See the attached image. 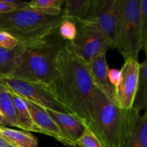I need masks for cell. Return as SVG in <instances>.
I'll return each mask as SVG.
<instances>
[{
    "instance_id": "6da1fadb",
    "label": "cell",
    "mask_w": 147,
    "mask_h": 147,
    "mask_svg": "<svg viewBox=\"0 0 147 147\" xmlns=\"http://www.w3.org/2000/svg\"><path fill=\"white\" fill-rule=\"evenodd\" d=\"M48 88L70 114L88 126L95 86L87 63L73 53L66 41L56 56L54 78Z\"/></svg>"
},
{
    "instance_id": "7a4b0ae2",
    "label": "cell",
    "mask_w": 147,
    "mask_h": 147,
    "mask_svg": "<svg viewBox=\"0 0 147 147\" xmlns=\"http://www.w3.org/2000/svg\"><path fill=\"white\" fill-rule=\"evenodd\" d=\"M87 127L103 147H124L133 135L141 115L134 109H120L95 86Z\"/></svg>"
},
{
    "instance_id": "3957f363",
    "label": "cell",
    "mask_w": 147,
    "mask_h": 147,
    "mask_svg": "<svg viewBox=\"0 0 147 147\" xmlns=\"http://www.w3.org/2000/svg\"><path fill=\"white\" fill-rule=\"evenodd\" d=\"M65 41L57 30L40 40L20 44L14 49L10 77L48 86L54 78L56 56Z\"/></svg>"
},
{
    "instance_id": "277c9868",
    "label": "cell",
    "mask_w": 147,
    "mask_h": 147,
    "mask_svg": "<svg viewBox=\"0 0 147 147\" xmlns=\"http://www.w3.org/2000/svg\"><path fill=\"white\" fill-rule=\"evenodd\" d=\"M63 13L47 15L29 7L14 10L0 15V31L12 35L19 45L36 41L57 30L63 20Z\"/></svg>"
},
{
    "instance_id": "5b68a950",
    "label": "cell",
    "mask_w": 147,
    "mask_h": 147,
    "mask_svg": "<svg viewBox=\"0 0 147 147\" xmlns=\"http://www.w3.org/2000/svg\"><path fill=\"white\" fill-rule=\"evenodd\" d=\"M116 49L125 60H138L141 51L140 0H123Z\"/></svg>"
},
{
    "instance_id": "8992f818",
    "label": "cell",
    "mask_w": 147,
    "mask_h": 147,
    "mask_svg": "<svg viewBox=\"0 0 147 147\" xmlns=\"http://www.w3.org/2000/svg\"><path fill=\"white\" fill-rule=\"evenodd\" d=\"M77 27L76 37L67 42L69 47L86 63L111 49L110 41L96 25L88 22H75ZM67 42V41H66Z\"/></svg>"
},
{
    "instance_id": "52a82bcc",
    "label": "cell",
    "mask_w": 147,
    "mask_h": 147,
    "mask_svg": "<svg viewBox=\"0 0 147 147\" xmlns=\"http://www.w3.org/2000/svg\"><path fill=\"white\" fill-rule=\"evenodd\" d=\"M123 0H93L82 20L93 23L107 37L111 49H116L122 14Z\"/></svg>"
},
{
    "instance_id": "ba28073f",
    "label": "cell",
    "mask_w": 147,
    "mask_h": 147,
    "mask_svg": "<svg viewBox=\"0 0 147 147\" xmlns=\"http://www.w3.org/2000/svg\"><path fill=\"white\" fill-rule=\"evenodd\" d=\"M0 81L10 91L42 109L69 113L48 88L44 85L10 76H0Z\"/></svg>"
},
{
    "instance_id": "9c48e42d",
    "label": "cell",
    "mask_w": 147,
    "mask_h": 147,
    "mask_svg": "<svg viewBox=\"0 0 147 147\" xmlns=\"http://www.w3.org/2000/svg\"><path fill=\"white\" fill-rule=\"evenodd\" d=\"M121 71V79L115 88V102L120 109H131L137 90L139 75L138 60L128 59Z\"/></svg>"
},
{
    "instance_id": "30bf717a",
    "label": "cell",
    "mask_w": 147,
    "mask_h": 147,
    "mask_svg": "<svg viewBox=\"0 0 147 147\" xmlns=\"http://www.w3.org/2000/svg\"><path fill=\"white\" fill-rule=\"evenodd\" d=\"M106 53H102L87 63L88 69L93 84L108 98L115 102V88L108 78L109 67L106 60Z\"/></svg>"
},
{
    "instance_id": "8fae6325",
    "label": "cell",
    "mask_w": 147,
    "mask_h": 147,
    "mask_svg": "<svg viewBox=\"0 0 147 147\" xmlns=\"http://www.w3.org/2000/svg\"><path fill=\"white\" fill-rule=\"evenodd\" d=\"M27 105L34 123L44 131L45 134L48 135L57 139L64 145L70 147H76L62 132L55 122L50 116L45 113L43 109L37 105L24 99Z\"/></svg>"
},
{
    "instance_id": "7c38bea8",
    "label": "cell",
    "mask_w": 147,
    "mask_h": 147,
    "mask_svg": "<svg viewBox=\"0 0 147 147\" xmlns=\"http://www.w3.org/2000/svg\"><path fill=\"white\" fill-rule=\"evenodd\" d=\"M58 126L65 136L76 146V141L84 131L86 126L74 116L64 112L43 109Z\"/></svg>"
},
{
    "instance_id": "4fadbf2b",
    "label": "cell",
    "mask_w": 147,
    "mask_h": 147,
    "mask_svg": "<svg viewBox=\"0 0 147 147\" xmlns=\"http://www.w3.org/2000/svg\"><path fill=\"white\" fill-rule=\"evenodd\" d=\"M0 136L14 147H37L38 141L30 132L0 126Z\"/></svg>"
},
{
    "instance_id": "5bb4252c",
    "label": "cell",
    "mask_w": 147,
    "mask_h": 147,
    "mask_svg": "<svg viewBox=\"0 0 147 147\" xmlns=\"http://www.w3.org/2000/svg\"><path fill=\"white\" fill-rule=\"evenodd\" d=\"M10 93H11L13 102L15 106L19 122L22 126V130L27 132H36V133L45 134L44 131L41 130L33 121L32 118L24 99L20 97L13 92L10 91Z\"/></svg>"
},
{
    "instance_id": "9a60e30c",
    "label": "cell",
    "mask_w": 147,
    "mask_h": 147,
    "mask_svg": "<svg viewBox=\"0 0 147 147\" xmlns=\"http://www.w3.org/2000/svg\"><path fill=\"white\" fill-rule=\"evenodd\" d=\"M0 110L5 116L9 126L22 129L9 90L0 81Z\"/></svg>"
},
{
    "instance_id": "2e32d148",
    "label": "cell",
    "mask_w": 147,
    "mask_h": 147,
    "mask_svg": "<svg viewBox=\"0 0 147 147\" xmlns=\"http://www.w3.org/2000/svg\"><path fill=\"white\" fill-rule=\"evenodd\" d=\"M93 0H67L64 1L63 20L80 21L87 15Z\"/></svg>"
},
{
    "instance_id": "e0dca14e",
    "label": "cell",
    "mask_w": 147,
    "mask_h": 147,
    "mask_svg": "<svg viewBox=\"0 0 147 147\" xmlns=\"http://www.w3.org/2000/svg\"><path fill=\"white\" fill-rule=\"evenodd\" d=\"M147 106V58L139 63V75L137 90L134 101L133 109L140 113Z\"/></svg>"
},
{
    "instance_id": "ac0fdd59",
    "label": "cell",
    "mask_w": 147,
    "mask_h": 147,
    "mask_svg": "<svg viewBox=\"0 0 147 147\" xmlns=\"http://www.w3.org/2000/svg\"><path fill=\"white\" fill-rule=\"evenodd\" d=\"M63 0H32L28 2L29 8L36 11L47 14L57 16L63 11Z\"/></svg>"
},
{
    "instance_id": "d6986e66",
    "label": "cell",
    "mask_w": 147,
    "mask_h": 147,
    "mask_svg": "<svg viewBox=\"0 0 147 147\" xmlns=\"http://www.w3.org/2000/svg\"><path fill=\"white\" fill-rule=\"evenodd\" d=\"M124 147H147V113L140 116L133 135Z\"/></svg>"
},
{
    "instance_id": "ffe728a7",
    "label": "cell",
    "mask_w": 147,
    "mask_h": 147,
    "mask_svg": "<svg viewBox=\"0 0 147 147\" xmlns=\"http://www.w3.org/2000/svg\"><path fill=\"white\" fill-rule=\"evenodd\" d=\"M14 50H9L0 47V76H8L11 73Z\"/></svg>"
},
{
    "instance_id": "44dd1931",
    "label": "cell",
    "mask_w": 147,
    "mask_h": 147,
    "mask_svg": "<svg viewBox=\"0 0 147 147\" xmlns=\"http://www.w3.org/2000/svg\"><path fill=\"white\" fill-rule=\"evenodd\" d=\"M58 34L65 41L71 42L76 38L77 27L76 22L72 20H63L57 28Z\"/></svg>"
},
{
    "instance_id": "7402d4cb",
    "label": "cell",
    "mask_w": 147,
    "mask_h": 147,
    "mask_svg": "<svg viewBox=\"0 0 147 147\" xmlns=\"http://www.w3.org/2000/svg\"><path fill=\"white\" fill-rule=\"evenodd\" d=\"M141 50L146 51L147 47V0H140Z\"/></svg>"
},
{
    "instance_id": "603a6c76",
    "label": "cell",
    "mask_w": 147,
    "mask_h": 147,
    "mask_svg": "<svg viewBox=\"0 0 147 147\" xmlns=\"http://www.w3.org/2000/svg\"><path fill=\"white\" fill-rule=\"evenodd\" d=\"M76 145L79 147H103L96 135L86 126L84 131L76 141Z\"/></svg>"
},
{
    "instance_id": "cb8c5ba5",
    "label": "cell",
    "mask_w": 147,
    "mask_h": 147,
    "mask_svg": "<svg viewBox=\"0 0 147 147\" xmlns=\"http://www.w3.org/2000/svg\"><path fill=\"white\" fill-rule=\"evenodd\" d=\"M19 45V42L12 35L4 31H0V47L12 50Z\"/></svg>"
},
{
    "instance_id": "d4e9b609",
    "label": "cell",
    "mask_w": 147,
    "mask_h": 147,
    "mask_svg": "<svg viewBox=\"0 0 147 147\" xmlns=\"http://www.w3.org/2000/svg\"><path fill=\"white\" fill-rule=\"evenodd\" d=\"M108 78L111 84L116 88L119 84L121 79V71L118 69H109Z\"/></svg>"
},
{
    "instance_id": "484cf974",
    "label": "cell",
    "mask_w": 147,
    "mask_h": 147,
    "mask_svg": "<svg viewBox=\"0 0 147 147\" xmlns=\"http://www.w3.org/2000/svg\"><path fill=\"white\" fill-rule=\"evenodd\" d=\"M2 1L7 5L12 7L14 10L21 9L29 7L27 1H21V0H2Z\"/></svg>"
},
{
    "instance_id": "4316f807",
    "label": "cell",
    "mask_w": 147,
    "mask_h": 147,
    "mask_svg": "<svg viewBox=\"0 0 147 147\" xmlns=\"http://www.w3.org/2000/svg\"><path fill=\"white\" fill-rule=\"evenodd\" d=\"M14 9L10 6L7 5V4L4 2L2 0H0V15L1 14H6V13L10 12V11H14Z\"/></svg>"
},
{
    "instance_id": "83f0119b",
    "label": "cell",
    "mask_w": 147,
    "mask_h": 147,
    "mask_svg": "<svg viewBox=\"0 0 147 147\" xmlns=\"http://www.w3.org/2000/svg\"><path fill=\"white\" fill-rule=\"evenodd\" d=\"M0 147H14L0 136Z\"/></svg>"
},
{
    "instance_id": "f1b7e54d",
    "label": "cell",
    "mask_w": 147,
    "mask_h": 147,
    "mask_svg": "<svg viewBox=\"0 0 147 147\" xmlns=\"http://www.w3.org/2000/svg\"><path fill=\"white\" fill-rule=\"evenodd\" d=\"M0 126H9L7 120H6L5 116L2 113V112L0 110Z\"/></svg>"
}]
</instances>
